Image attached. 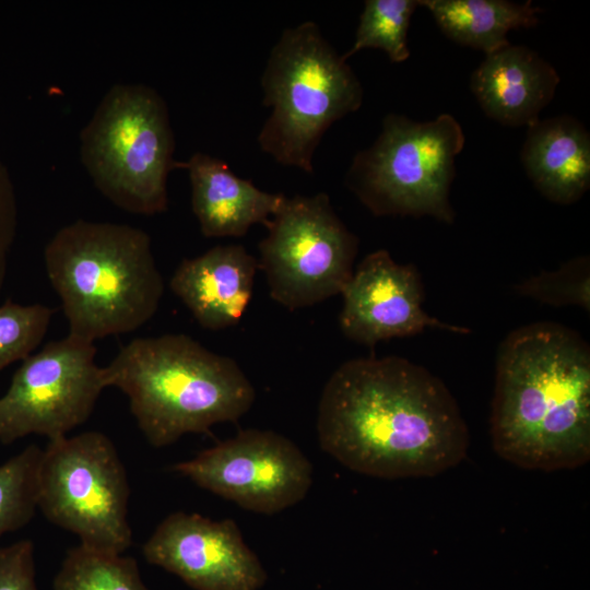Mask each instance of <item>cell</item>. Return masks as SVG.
<instances>
[{"label":"cell","mask_w":590,"mask_h":590,"mask_svg":"<svg viewBox=\"0 0 590 590\" xmlns=\"http://www.w3.org/2000/svg\"><path fill=\"white\" fill-rule=\"evenodd\" d=\"M174 471L241 508L273 515L305 498L312 467L288 438L249 428L179 462Z\"/></svg>","instance_id":"cell-11"},{"label":"cell","mask_w":590,"mask_h":590,"mask_svg":"<svg viewBox=\"0 0 590 590\" xmlns=\"http://www.w3.org/2000/svg\"><path fill=\"white\" fill-rule=\"evenodd\" d=\"M589 258L578 257L553 272H542L518 285V292L552 306L577 305L590 309Z\"/></svg>","instance_id":"cell-23"},{"label":"cell","mask_w":590,"mask_h":590,"mask_svg":"<svg viewBox=\"0 0 590 590\" xmlns=\"http://www.w3.org/2000/svg\"><path fill=\"white\" fill-rule=\"evenodd\" d=\"M341 295V331L347 339L369 347L421 333L428 327L461 334L470 332L426 314L416 268L396 262L386 249L368 253L358 263Z\"/></svg>","instance_id":"cell-13"},{"label":"cell","mask_w":590,"mask_h":590,"mask_svg":"<svg viewBox=\"0 0 590 590\" xmlns=\"http://www.w3.org/2000/svg\"><path fill=\"white\" fill-rule=\"evenodd\" d=\"M495 452L522 469H575L590 460V349L574 330L535 322L514 330L496 361Z\"/></svg>","instance_id":"cell-2"},{"label":"cell","mask_w":590,"mask_h":590,"mask_svg":"<svg viewBox=\"0 0 590 590\" xmlns=\"http://www.w3.org/2000/svg\"><path fill=\"white\" fill-rule=\"evenodd\" d=\"M317 433L346 468L388 480L437 475L463 461L470 444L446 385L400 356L341 364L323 387Z\"/></svg>","instance_id":"cell-1"},{"label":"cell","mask_w":590,"mask_h":590,"mask_svg":"<svg viewBox=\"0 0 590 590\" xmlns=\"http://www.w3.org/2000/svg\"><path fill=\"white\" fill-rule=\"evenodd\" d=\"M44 260L69 335L90 343L139 329L163 297L151 238L138 227L76 220L56 232Z\"/></svg>","instance_id":"cell-4"},{"label":"cell","mask_w":590,"mask_h":590,"mask_svg":"<svg viewBox=\"0 0 590 590\" xmlns=\"http://www.w3.org/2000/svg\"><path fill=\"white\" fill-rule=\"evenodd\" d=\"M464 142L449 114L424 122L388 114L375 142L353 157L345 185L376 216H432L451 224L449 193Z\"/></svg>","instance_id":"cell-7"},{"label":"cell","mask_w":590,"mask_h":590,"mask_svg":"<svg viewBox=\"0 0 590 590\" xmlns=\"http://www.w3.org/2000/svg\"><path fill=\"white\" fill-rule=\"evenodd\" d=\"M95 355L94 343L68 334L23 359L0 398V442L30 434L54 440L83 424L106 388Z\"/></svg>","instance_id":"cell-10"},{"label":"cell","mask_w":590,"mask_h":590,"mask_svg":"<svg viewBox=\"0 0 590 590\" xmlns=\"http://www.w3.org/2000/svg\"><path fill=\"white\" fill-rule=\"evenodd\" d=\"M263 104L271 107L259 135L275 162L314 172V155L326 131L359 109L362 84L312 21L283 31L261 76Z\"/></svg>","instance_id":"cell-5"},{"label":"cell","mask_w":590,"mask_h":590,"mask_svg":"<svg viewBox=\"0 0 590 590\" xmlns=\"http://www.w3.org/2000/svg\"><path fill=\"white\" fill-rule=\"evenodd\" d=\"M520 158L523 169L546 199L578 201L590 187V134L576 118L562 115L527 127Z\"/></svg>","instance_id":"cell-17"},{"label":"cell","mask_w":590,"mask_h":590,"mask_svg":"<svg viewBox=\"0 0 590 590\" xmlns=\"http://www.w3.org/2000/svg\"><path fill=\"white\" fill-rule=\"evenodd\" d=\"M106 387L120 389L146 440L154 447L187 433H208L236 422L253 404L256 391L239 365L189 335L138 338L103 367Z\"/></svg>","instance_id":"cell-3"},{"label":"cell","mask_w":590,"mask_h":590,"mask_svg":"<svg viewBox=\"0 0 590 590\" xmlns=\"http://www.w3.org/2000/svg\"><path fill=\"white\" fill-rule=\"evenodd\" d=\"M129 484L111 440L99 432L49 440L38 469L37 508L81 544L122 554L132 543Z\"/></svg>","instance_id":"cell-8"},{"label":"cell","mask_w":590,"mask_h":590,"mask_svg":"<svg viewBox=\"0 0 590 590\" xmlns=\"http://www.w3.org/2000/svg\"><path fill=\"white\" fill-rule=\"evenodd\" d=\"M560 82L555 68L522 45L485 55L470 87L484 114L509 127H529L552 102Z\"/></svg>","instance_id":"cell-15"},{"label":"cell","mask_w":590,"mask_h":590,"mask_svg":"<svg viewBox=\"0 0 590 590\" xmlns=\"http://www.w3.org/2000/svg\"><path fill=\"white\" fill-rule=\"evenodd\" d=\"M52 314L42 304L0 306V369L31 355L47 333Z\"/></svg>","instance_id":"cell-22"},{"label":"cell","mask_w":590,"mask_h":590,"mask_svg":"<svg viewBox=\"0 0 590 590\" xmlns=\"http://www.w3.org/2000/svg\"><path fill=\"white\" fill-rule=\"evenodd\" d=\"M0 590H37L31 540L0 547Z\"/></svg>","instance_id":"cell-24"},{"label":"cell","mask_w":590,"mask_h":590,"mask_svg":"<svg viewBox=\"0 0 590 590\" xmlns=\"http://www.w3.org/2000/svg\"><path fill=\"white\" fill-rule=\"evenodd\" d=\"M176 167L188 172L191 208L205 237H241L273 216L285 196L236 176L220 158L197 152Z\"/></svg>","instance_id":"cell-16"},{"label":"cell","mask_w":590,"mask_h":590,"mask_svg":"<svg viewBox=\"0 0 590 590\" xmlns=\"http://www.w3.org/2000/svg\"><path fill=\"white\" fill-rule=\"evenodd\" d=\"M54 590H149L132 557L79 544L67 552Z\"/></svg>","instance_id":"cell-19"},{"label":"cell","mask_w":590,"mask_h":590,"mask_svg":"<svg viewBox=\"0 0 590 590\" xmlns=\"http://www.w3.org/2000/svg\"><path fill=\"white\" fill-rule=\"evenodd\" d=\"M258 259L241 245H219L184 259L169 280L173 293L206 330L235 326L253 291Z\"/></svg>","instance_id":"cell-14"},{"label":"cell","mask_w":590,"mask_h":590,"mask_svg":"<svg viewBox=\"0 0 590 590\" xmlns=\"http://www.w3.org/2000/svg\"><path fill=\"white\" fill-rule=\"evenodd\" d=\"M449 39L462 46L493 54L510 43L511 30L539 24L541 8L531 1L507 0H418Z\"/></svg>","instance_id":"cell-18"},{"label":"cell","mask_w":590,"mask_h":590,"mask_svg":"<svg viewBox=\"0 0 590 590\" xmlns=\"http://www.w3.org/2000/svg\"><path fill=\"white\" fill-rule=\"evenodd\" d=\"M264 226L258 266L273 300L295 310L342 293L354 272L358 238L327 193L285 197Z\"/></svg>","instance_id":"cell-9"},{"label":"cell","mask_w":590,"mask_h":590,"mask_svg":"<svg viewBox=\"0 0 590 590\" xmlns=\"http://www.w3.org/2000/svg\"><path fill=\"white\" fill-rule=\"evenodd\" d=\"M168 107L142 83L114 84L80 133V155L95 187L116 206L141 215L168 206L176 167Z\"/></svg>","instance_id":"cell-6"},{"label":"cell","mask_w":590,"mask_h":590,"mask_svg":"<svg viewBox=\"0 0 590 590\" xmlns=\"http://www.w3.org/2000/svg\"><path fill=\"white\" fill-rule=\"evenodd\" d=\"M418 0H366L359 16L355 38L342 55L347 60L362 49L385 51L392 62L410 57L408 31Z\"/></svg>","instance_id":"cell-20"},{"label":"cell","mask_w":590,"mask_h":590,"mask_svg":"<svg viewBox=\"0 0 590 590\" xmlns=\"http://www.w3.org/2000/svg\"><path fill=\"white\" fill-rule=\"evenodd\" d=\"M145 559L196 590H259L267 573L232 519L168 515L142 547Z\"/></svg>","instance_id":"cell-12"},{"label":"cell","mask_w":590,"mask_h":590,"mask_svg":"<svg viewBox=\"0 0 590 590\" xmlns=\"http://www.w3.org/2000/svg\"><path fill=\"white\" fill-rule=\"evenodd\" d=\"M42 452L31 445L0 464V536L24 527L35 514Z\"/></svg>","instance_id":"cell-21"}]
</instances>
